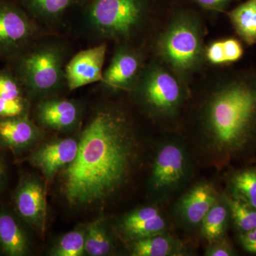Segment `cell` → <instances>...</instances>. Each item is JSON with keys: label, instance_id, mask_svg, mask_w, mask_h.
<instances>
[{"label": "cell", "instance_id": "6da1fadb", "mask_svg": "<svg viewBox=\"0 0 256 256\" xmlns=\"http://www.w3.org/2000/svg\"><path fill=\"white\" fill-rule=\"evenodd\" d=\"M138 156V139L126 114L102 108L82 131L77 156L64 172V196L74 206L104 202L127 183Z\"/></svg>", "mask_w": 256, "mask_h": 256}, {"label": "cell", "instance_id": "7a4b0ae2", "mask_svg": "<svg viewBox=\"0 0 256 256\" xmlns=\"http://www.w3.org/2000/svg\"><path fill=\"white\" fill-rule=\"evenodd\" d=\"M204 124L217 153L244 150L256 137V82L237 79L218 87L207 102Z\"/></svg>", "mask_w": 256, "mask_h": 256}, {"label": "cell", "instance_id": "3957f363", "mask_svg": "<svg viewBox=\"0 0 256 256\" xmlns=\"http://www.w3.org/2000/svg\"><path fill=\"white\" fill-rule=\"evenodd\" d=\"M66 50L56 42H35L14 60L5 64L32 96L55 92L65 80Z\"/></svg>", "mask_w": 256, "mask_h": 256}, {"label": "cell", "instance_id": "277c9868", "mask_svg": "<svg viewBox=\"0 0 256 256\" xmlns=\"http://www.w3.org/2000/svg\"><path fill=\"white\" fill-rule=\"evenodd\" d=\"M156 50L180 78L194 74L204 56L203 28L198 16L188 11L176 13L160 35Z\"/></svg>", "mask_w": 256, "mask_h": 256}, {"label": "cell", "instance_id": "5b68a950", "mask_svg": "<svg viewBox=\"0 0 256 256\" xmlns=\"http://www.w3.org/2000/svg\"><path fill=\"white\" fill-rule=\"evenodd\" d=\"M146 0H96L89 8V26L101 38H130L144 23Z\"/></svg>", "mask_w": 256, "mask_h": 256}, {"label": "cell", "instance_id": "8992f818", "mask_svg": "<svg viewBox=\"0 0 256 256\" xmlns=\"http://www.w3.org/2000/svg\"><path fill=\"white\" fill-rule=\"evenodd\" d=\"M134 87L144 105L160 117L173 116L182 104L181 84L174 74L158 64L143 69Z\"/></svg>", "mask_w": 256, "mask_h": 256}, {"label": "cell", "instance_id": "52a82bcc", "mask_svg": "<svg viewBox=\"0 0 256 256\" xmlns=\"http://www.w3.org/2000/svg\"><path fill=\"white\" fill-rule=\"evenodd\" d=\"M36 24L20 4L0 0V62L9 63L36 41Z\"/></svg>", "mask_w": 256, "mask_h": 256}, {"label": "cell", "instance_id": "ba28073f", "mask_svg": "<svg viewBox=\"0 0 256 256\" xmlns=\"http://www.w3.org/2000/svg\"><path fill=\"white\" fill-rule=\"evenodd\" d=\"M188 168V156L182 146L176 142L165 143L154 158L152 188L159 194L172 191L186 178Z\"/></svg>", "mask_w": 256, "mask_h": 256}, {"label": "cell", "instance_id": "9c48e42d", "mask_svg": "<svg viewBox=\"0 0 256 256\" xmlns=\"http://www.w3.org/2000/svg\"><path fill=\"white\" fill-rule=\"evenodd\" d=\"M106 50V44H100L78 52L69 60L65 66V80L69 90L102 82Z\"/></svg>", "mask_w": 256, "mask_h": 256}, {"label": "cell", "instance_id": "30bf717a", "mask_svg": "<svg viewBox=\"0 0 256 256\" xmlns=\"http://www.w3.org/2000/svg\"><path fill=\"white\" fill-rule=\"evenodd\" d=\"M142 70L140 54L129 47L119 46L102 74V82L114 90H128L136 85Z\"/></svg>", "mask_w": 256, "mask_h": 256}, {"label": "cell", "instance_id": "8fae6325", "mask_svg": "<svg viewBox=\"0 0 256 256\" xmlns=\"http://www.w3.org/2000/svg\"><path fill=\"white\" fill-rule=\"evenodd\" d=\"M15 207L22 218L38 228H43L46 215V198L41 184L26 180L20 185L15 195Z\"/></svg>", "mask_w": 256, "mask_h": 256}, {"label": "cell", "instance_id": "7c38bea8", "mask_svg": "<svg viewBox=\"0 0 256 256\" xmlns=\"http://www.w3.org/2000/svg\"><path fill=\"white\" fill-rule=\"evenodd\" d=\"M78 142L73 138L60 140L46 144L32 156V161L47 178L54 176L75 160Z\"/></svg>", "mask_w": 256, "mask_h": 256}, {"label": "cell", "instance_id": "4fadbf2b", "mask_svg": "<svg viewBox=\"0 0 256 256\" xmlns=\"http://www.w3.org/2000/svg\"><path fill=\"white\" fill-rule=\"evenodd\" d=\"M218 198L212 184H198L184 195L178 204V212L185 223L198 225Z\"/></svg>", "mask_w": 256, "mask_h": 256}, {"label": "cell", "instance_id": "5bb4252c", "mask_svg": "<svg viewBox=\"0 0 256 256\" xmlns=\"http://www.w3.org/2000/svg\"><path fill=\"white\" fill-rule=\"evenodd\" d=\"M122 226L128 236L136 240L164 233L168 224L158 208L148 206L129 214L124 218Z\"/></svg>", "mask_w": 256, "mask_h": 256}, {"label": "cell", "instance_id": "9a60e30c", "mask_svg": "<svg viewBox=\"0 0 256 256\" xmlns=\"http://www.w3.org/2000/svg\"><path fill=\"white\" fill-rule=\"evenodd\" d=\"M78 117V106L73 101L50 99L42 102L37 108V118L40 122L58 130L73 127Z\"/></svg>", "mask_w": 256, "mask_h": 256}, {"label": "cell", "instance_id": "2e32d148", "mask_svg": "<svg viewBox=\"0 0 256 256\" xmlns=\"http://www.w3.org/2000/svg\"><path fill=\"white\" fill-rule=\"evenodd\" d=\"M28 249V238L18 220L9 212H0V250L6 256H22Z\"/></svg>", "mask_w": 256, "mask_h": 256}, {"label": "cell", "instance_id": "e0dca14e", "mask_svg": "<svg viewBox=\"0 0 256 256\" xmlns=\"http://www.w3.org/2000/svg\"><path fill=\"white\" fill-rule=\"evenodd\" d=\"M37 136L34 124L25 117L0 119V142L13 149L31 144Z\"/></svg>", "mask_w": 256, "mask_h": 256}, {"label": "cell", "instance_id": "ac0fdd59", "mask_svg": "<svg viewBox=\"0 0 256 256\" xmlns=\"http://www.w3.org/2000/svg\"><path fill=\"white\" fill-rule=\"evenodd\" d=\"M182 252L178 242L165 233L134 240L131 252L134 256H180Z\"/></svg>", "mask_w": 256, "mask_h": 256}, {"label": "cell", "instance_id": "d6986e66", "mask_svg": "<svg viewBox=\"0 0 256 256\" xmlns=\"http://www.w3.org/2000/svg\"><path fill=\"white\" fill-rule=\"evenodd\" d=\"M230 220V212L224 196L216 202L205 216L202 225V234L208 242L225 238Z\"/></svg>", "mask_w": 256, "mask_h": 256}, {"label": "cell", "instance_id": "ffe728a7", "mask_svg": "<svg viewBox=\"0 0 256 256\" xmlns=\"http://www.w3.org/2000/svg\"><path fill=\"white\" fill-rule=\"evenodd\" d=\"M228 194L256 210V166L234 172L228 180Z\"/></svg>", "mask_w": 256, "mask_h": 256}, {"label": "cell", "instance_id": "44dd1931", "mask_svg": "<svg viewBox=\"0 0 256 256\" xmlns=\"http://www.w3.org/2000/svg\"><path fill=\"white\" fill-rule=\"evenodd\" d=\"M236 32L247 44L256 43V0H247L228 12Z\"/></svg>", "mask_w": 256, "mask_h": 256}, {"label": "cell", "instance_id": "7402d4cb", "mask_svg": "<svg viewBox=\"0 0 256 256\" xmlns=\"http://www.w3.org/2000/svg\"><path fill=\"white\" fill-rule=\"evenodd\" d=\"M34 20L53 22L60 18L77 0H18Z\"/></svg>", "mask_w": 256, "mask_h": 256}, {"label": "cell", "instance_id": "603a6c76", "mask_svg": "<svg viewBox=\"0 0 256 256\" xmlns=\"http://www.w3.org/2000/svg\"><path fill=\"white\" fill-rule=\"evenodd\" d=\"M230 212V220L238 233L256 228V210L230 195H224Z\"/></svg>", "mask_w": 256, "mask_h": 256}, {"label": "cell", "instance_id": "cb8c5ba5", "mask_svg": "<svg viewBox=\"0 0 256 256\" xmlns=\"http://www.w3.org/2000/svg\"><path fill=\"white\" fill-rule=\"evenodd\" d=\"M110 239L105 228L99 223L90 225L85 238V252L89 256H102L110 252Z\"/></svg>", "mask_w": 256, "mask_h": 256}, {"label": "cell", "instance_id": "d4e9b609", "mask_svg": "<svg viewBox=\"0 0 256 256\" xmlns=\"http://www.w3.org/2000/svg\"><path fill=\"white\" fill-rule=\"evenodd\" d=\"M86 236L80 230H74L60 239L54 255L57 256H82L85 252Z\"/></svg>", "mask_w": 256, "mask_h": 256}, {"label": "cell", "instance_id": "484cf974", "mask_svg": "<svg viewBox=\"0 0 256 256\" xmlns=\"http://www.w3.org/2000/svg\"><path fill=\"white\" fill-rule=\"evenodd\" d=\"M28 108L26 98L18 100L0 99V119L11 118L24 116Z\"/></svg>", "mask_w": 256, "mask_h": 256}, {"label": "cell", "instance_id": "4316f807", "mask_svg": "<svg viewBox=\"0 0 256 256\" xmlns=\"http://www.w3.org/2000/svg\"><path fill=\"white\" fill-rule=\"evenodd\" d=\"M236 255L235 249L225 238L210 242L206 250L208 256H233Z\"/></svg>", "mask_w": 256, "mask_h": 256}, {"label": "cell", "instance_id": "83f0119b", "mask_svg": "<svg viewBox=\"0 0 256 256\" xmlns=\"http://www.w3.org/2000/svg\"><path fill=\"white\" fill-rule=\"evenodd\" d=\"M222 42L226 63L235 62L242 58L244 50L240 42L235 38H227Z\"/></svg>", "mask_w": 256, "mask_h": 256}, {"label": "cell", "instance_id": "f1b7e54d", "mask_svg": "<svg viewBox=\"0 0 256 256\" xmlns=\"http://www.w3.org/2000/svg\"><path fill=\"white\" fill-rule=\"evenodd\" d=\"M206 56L212 64H226L222 41H217L210 44L206 50Z\"/></svg>", "mask_w": 256, "mask_h": 256}, {"label": "cell", "instance_id": "f546056e", "mask_svg": "<svg viewBox=\"0 0 256 256\" xmlns=\"http://www.w3.org/2000/svg\"><path fill=\"white\" fill-rule=\"evenodd\" d=\"M238 238L246 252L256 255V228L245 233H238Z\"/></svg>", "mask_w": 256, "mask_h": 256}, {"label": "cell", "instance_id": "4dcf8cb0", "mask_svg": "<svg viewBox=\"0 0 256 256\" xmlns=\"http://www.w3.org/2000/svg\"><path fill=\"white\" fill-rule=\"evenodd\" d=\"M233 0H194L198 6L210 11L222 12Z\"/></svg>", "mask_w": 256, "mask_h": 256}, {"label": "cell", "instance_id": "1f68e13d", "mask_svg": "<svg viewBox=\"0 0 256 256\" xmlns=\"http://www.w3.org/2000/svg\"><path fill=\"white\" fill-rule=\"evenodd\" d=\"M5 178V166L2 160L0 158V188L4 183Z\"/></svg>", "mask_w": 256, "mask_h": 256}]
</instances>
